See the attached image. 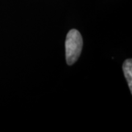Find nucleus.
Wrapping results in <instances>:
<instances>
[{"instance_id":"obj_2","label":"nucleus","mask_w":132,"mask_h":132,"mask_svg":"<svg viewBox=\"0 0 132 132\" xmlns=\"http://www.w3.org/2000/svg\"><path fill=\"white\" fill-rule=\"evenodd\" d=\"M123 73L127 80L128 85L131 93H132V60L131 59H128L123 64Z\"/></svg>"},{"instance_id":"obj_1","label":"nucleus","mask_w":132,"mask_h":132,"mask_svg":"<svg viewBox=\"0 0 132 132\" xmlns=\"http://www.w3.org/2000/svg\"><path fill=\"white\" fill-rule=\"evenodd\" d=\"M83 46V40L80 32L76 29H71L66 37L65 57L68 65H72L78 60Z\"/></svg>"}]
</instances>
